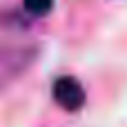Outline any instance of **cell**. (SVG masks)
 Masks as SVG:
<instances>
[{"instance_id":"1","label":"cell","mask_w":127,"mask_h":127,"mask_svg":"<svg viewBox=\"0 0 127 127\" xmlns=\"http://www.w3.org/2000/svg\"><path fill=\"white\" fill-rule=\"evenodd\" d=\"M54 100L67 109V112H78L85 105V89L74 76H63L54 83Z\"/></svg>"},{"instance_id":"2","label":"cell","mask_w":127,"mask_h":127,"mask_svg":"<svg viewBox=\"0 0 127 127\" xmlns=\"http://www.w3.org/2000/svg\"><path fill=\"white\" fill-rule=\"evenodd\" d=\"M54 7V0H25V9L33 16H45Z\"/></svg>"}]
</instances>
